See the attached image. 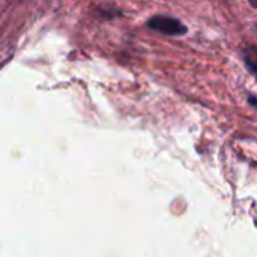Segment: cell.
I'll use <instances>...</instances> for the list:
<instances>
[{"label": "cell", "mask_w": 257, "mask_h": 257, "mask_svg": "<svg viewBox=\"0 0 257 257\" xmlns=\"http://www.w3.org/2000/svg\"><path fill=\"white\" fill-rule=\"evenodd\" d=\"M148 26L157 32L170 35V36H178V35H184L187 33V27L176 18L172 17H166V15H157L152 17L148 21Z\"/></svg>", "instance_id": "cell-1"}]
</instances>
